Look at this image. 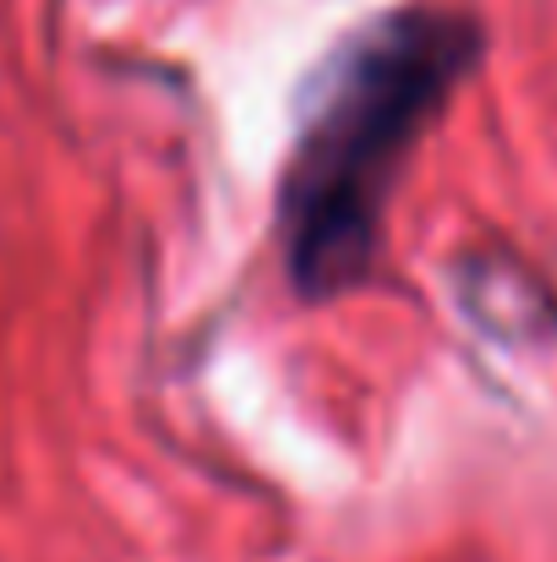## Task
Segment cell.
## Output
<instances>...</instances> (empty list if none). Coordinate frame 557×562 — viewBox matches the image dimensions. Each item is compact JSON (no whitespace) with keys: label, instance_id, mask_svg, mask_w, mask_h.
Listing matches in <instances>:
<instances>
[{"label":"cell","instance_id":"6da1fadb","mask_svg":"<svg viewBox=\"0 0 557 562\" xmlns=\"http://www.w3.org/2000/svg\"><path fill=\"white\" fill-rule=\"evenodd\" d=\"M481 49L487 33L470 11L399 5L339 38L307 77L274 196L285 279L307 306L371 284L399 176Z\"/></svg>","mask_w":557,"mask_h":562}]
</instances>
